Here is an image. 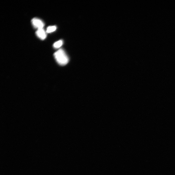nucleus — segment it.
<instances>
[{
	"label": "nucleus",
	"instance_id": "nucleus-1",
	"mask_svg": "<svg viewBox=\"0 0 175 175\" xmlns=\"http://www.w3.org/2000/svg\"><path fill=\"white\" fill-rule=\"evenodd\" d=\"M54 56L56 61L60 65H66L69 62V57L63 49H60L56 52L54 54Z\"/></svg>",
	"mask_w": 175,
	"mask_h": 175
},
{
	"label": "nucleus",
	"instance_id": "nucleus-2",
	"mask_svg": "<svg viewBox=\"0 0 175 175\" xmlns=\"http://www.w3.org/2000/svg\"><path fill=\"white\" fill-rule=\"evenodd\" d=\"M32 23L34 28L38 29H43L45 25L44 23L41 20L37 18L33 19L32 20Z\"/></svg>",
	"mask_w": 175,
	"mask_h": 175
},
{
	"label": "nucleus",
	"instance_id": "nucleus-3",
	"mask_svg": "<svg viewBox=\"0 0 175 175\" xmlns=\"http://www.w3.org/2000/svg\"><path fill=\"white\" fill-rule=\"evenodd\" d=\"M36 33L37 36L41 39L44 40L46 37V32L43 28L38 29Z\"/></svg>",
	"mask_w": 175,
	"mask_h": 175
},
{
	"label": "nucleus",
	"instance_id": "nucleus-4",
	"mask_svg": "<svg viewBox=\"0 0 175 175\" xmlns=\"http://www.w3.org/2000/svg\"><path fill=\"white\" fill-rule=\"evenodd\" d=\"M63 44V41L62 40H59L54 44L53 47L56 49L59 48L62 46Z\"/></svg>",
	"mask_w": 175,
	"mask_h": 175
},
{
	"label": "nucleus",
	"instance_id": "nucleus-5",
	"mask_svg": "<svg viewBox=\"0 0 175 175\" xmlns=\"http://www.w3.org/2000/svg\"><path fill=\"white\" fill-rule=\"evenodd\" d=\"M56 29V27L55 26H49L48 27L46 32L49 33L54 32Z\"/></svg>",
	"mask_w": 175,
	"mask_h": 175
}]
</instances>
